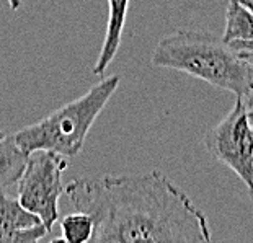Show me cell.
I'll use <instances>...</instances> for the list:
<instances>
[{"label": "cell", "instance_id": "e0dca14e", "mask_svg": "<svg viewBox=\"0 0 253 243\" xmlns=\"http://www.w3.org/2000/svg\"><path fill=\"white\" fill-rule=\"evenodd\" d=\"M249 198L252 199V202H253V188H249Z\"/></svg>", "mask_w": 253, "mask_h": 243}, {"label": "cell", "instance_id": "2e32d148", "mask_svg": "<svg viewBox=\"0 0 253 243\" xmlns=\"http://www.w3.org/2000/svg\"><path fill=\"white\" fill-rule=\"evenodd\" d=\"M240 2H242V3H244V5H245V7H247V8H249V10H250V12L253 13V0H240Z\"/></svg>", "mask_w": 253, "mask_h": 243}, {"label": "cell", "instance_id": "277c9868", "mask_svg": "<svg viewBox=\"0 0 253 243\" xmlns=\"http://www.w3.org/2000/svg\"><path fill=\"white\" fill-rule=\"evenodd\" d=\"M66 168L67 157L52 150H33L26 157L17 183L18 202L40 217L47 232L59 219V198L64 194L62 173Z\"/></svg>", "mask_w": 253, "mask_h": 243}, {"label": "cell", "instance_id": "5bb4252c", "mask_svg": "<svg viewBox=\"0 0 253 243\" xmlns=\"http://www.w3.org/2000/svg\"><path fill=\"white\" fill-rule=\"evenodd\" d=\"M7 2L12 10H18L21 7V0H7Z\"/></svg>", "mask_w": 253, "mask_h": 243}, {"label": "cell", "instance_id": "9c48e42d", "mask_svg": "<svg viewBox=\"0 0 253 243\" xmlns=\"http://www.w3.org/2000/svg\"><path fill=\"white\" fill-rule=\"evenodd\" d=\"M250 38H253V13L240 0H229L222 40L230 42L250 40Z\"/></svg>", "mask_w": 253, "mask_h": 243}, {"label": "cell", "instance_id": "4fadbf2b", "mask_svg": "<svg viewBox=\"0 0 253 243\" xmlns=\"http://www.w3.org/2000/svg\"><path fill=\"white\" fill-rule=\"evenodd\" d=\"M244 101H245V106H247V110H253V88H252V91L249 95L245 96L244 98Z\"/></svg>", "mask_w": 253, "mask_h": 243}, {"label": "cell", "instance_id": "ac0fdd59", "mask_svg": "<svg viewBox=\"0 0 253 243\" xmlns=\"http://www.w3.org/2000/svg\"><path fill=\"white\" fill-rule=\"evenodd\" d=\"M5 137H7V134H5L3 131H0V142H2V140H3Z\"/></svg>", "mask_w": 253, "mask_h": 243}, {"label": "cell", "instance_id": "ba28073f", "mask_svg": "<svg viewBox=\"0 0 253 243\" xmlns=\"http://www.w3.org/2000/svg\"><path fill=\"white\" fill-rule=\"evenodd\" d=\"M26 155L12 136H7L0 142V193H7L10 188L17 186L25 168Z\"/></svg>", "mask_w": 253, "mask_h": 243}, {"label": "cell", "instance_id": "7a4b0ae2", "mask_svg": "<svg viewBox=\"0 0 253 243\" xmlns=\"http://www.w3.org/2000/svg\"><path fill=\"white\" fill-rule=\"evenodd\" d=\"M152 66L180 70L239 98L253 88V69L229 42L206 31L178 30L164 36L152 52Z\"/></svg>", "mask_w": 253, "mask_h": 243}, {"label": "cell", "instance_id": "6da1fadb", "mask_svg": "<svg viewBox=\"0 0 253 243\" xmlns=\"http://www.w3.org/2000/svg\"><path fill=\"white\" fill-rule=\"evenodd\" d=\"M75 210L93 220V243H206L208 219L160 171L79 178L64 186Z\"/></svg>", "mask_w": 253, "mask_h": 243}, {"label": "cell", "instance_id": "52a82bcc", "mask_svg": "<svg viewBox=\"0 0 253 243\" xmlns=\"http://www.w3.org/2000/svg\"><path fill=\"white\" fill-rule=\"evenodd\" d=\"M108 2V23H106V33L103 40V46L98 54L91 72L95 75H105L106 69L115 61L118 49L121 46V36L125 30L127 5L129 0H106Z\"/></svg>", "mask_w": 253, "mask_h": 243}, {"label": "cell", "instance_id": "7c38bea8", "mask_svg": "<svg viewBox=\"0 0 253 243\" xmlns=\"http://www.w3.org/2000/svg\"><path fill=\"white\" fill-rule=\"evenodd\" d=\"M239 56L253 69V51H242V52H239Z\"/></svg>", "mask_w": 253, "mask_h": 243}, {"label": "cell", "instance_id": "5b68a950", "mask_svg": "<svg viewBox=\"0 0 253 243\" xmlns=\"http://www.w3.org/2000/svg\"><path fill=\"white\" fill-rule=\"evenodd\" d=\"M204 145L219 162L253 188V132L244 98L237 96L232 110L219 124L204 134Z\"/></svg>", "mask_w": 253, "mask_h": 243}, {"label": "cell", "instance_id": "3957f363", "mask_svg": "<svg viewBox=\"0 0 253 243\" xmlns=\"http://www.w3.org/2000/svg\"><path fill=\"white\" fill-rule=\"evenodd\" d=\"M120 87V77L111 75L91 87L87 93L52 111L31 126L13 134V140L28 155L33 150H52L75 157L84 149L91 126Z\"/></svg>", "mask_w": 253, "mask_h": 243}, {"label": "cell", "instance_id": "8fae6325", "mask_svg": "<svg viewBox=\"0 0 253 243\" xmlns=\"http://www.w3.org/2000/svg\"><path fill=\"white\" fill-rule=\"evenodd\" d=\"M229 46L232 47L234 51H237V52L253 51V38H250V40H244V41H230Z\"/></svg>", "mask_w": 253, "mask_h": 243}, {"label": "cell", "instance_id": "8992f818", "mask_svg": "<svg viewBox=\"0 0 253 243\" xmlns=\"http://www.w3.org/2000/svg\"><path fill=\"white\" fill-rule=\"evenodd\" d=\"M42 224L40 217L31 214L18 202L17 198L0 193V235L8 243H31L36 232L31 227Z\"/></svg>", "mask_w": 253, "mask_h": 243}, {"label": "cell", "instance_id": "9a60e30c", "mask_svg": "<svg viewBox=\"0 0 253 243\" xmlns=\"http://www.w3.org/2000/svg\"><path fill=\"white\" fill-rule=\"evenodd\" d=\"M247 118H249V124H250L252 132H253V110H247Z\"/></svg>", "mask_w": 253, "mask_h": 243}, {"label": "cell", "instance_id": "30bf717a", "mask_svg": "<svg viewBox=\"0 0 253 243\" xmlns=\"http://www.w3.org/2000/svg\"><path fill=\"white\" fill-rule=\"evenodd\" d=\"M62 235L54 242L66 243H87L93 235V220L88 214L82 210H75L74 214H67L61 219Z\"/></svg>", "mask_w": 253, "mask_h": 243}]
</instances>
